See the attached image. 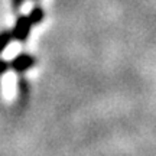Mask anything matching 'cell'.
Listing matches in <instances>:
<instances>
[{
  "label": "cell",
  "mask_w": 156,
  "mask_h": 156,
  "mask_svg": "<svg viewBox=\"0 0 156 156\" xmlns=\"http://www.w3.org/2000/svg\"><path fill=\"white\" fill-rule=\"evenodd\" d=\"M28 16H29V19H30L32 25H39V23L44 22L45 12L41 6H34V7L30 9V12L28 13Z\"/></svg>",
  "instance_id": "3"
},
{
  "label": "cell",
  "mask_w": 156,
  "mask_h": 156,
  "mask_svg": "<svg viewBox=\"0 0 156 156\" xmlns=\"http://www.w3.org/2000/svg\"><path fill=\"white\" fill-rule=\"evenodd\" d=\"M9 69H10V62L6 61V59H2V58H0V77H2L3 74L7 73Z\"/></svg>",
  "instance_id": "6"
},
{
  "label": "cell",
  "mask_w": 156,
  "mask_h": 156,
  "mask_svg": "<svg viewBox=\"0 0 156 156\" xmlns=\"http://www.w3.org/2000/svg\"><path fill=\"white\" fill-rule=\"evenodd\" d=\"M36 64V58L34 55H30L28 52H22V54H17L13 59L10 61V68L15 73H26L28 69L35 67Z\"/></svg>",
  "instance_id": "2"
},
{
  "label": "cell",
  "mask_w": 156,
  "mask_h": 156,
  "mask_svg": "<svg viewBox=\"0 0 156 156\" xmlns=\"http://www.w3.org/2000/svg\"><path fill=\"white\" fill-rule=\"evenodd\" d=\"M13 41V36H12V30H0V54L10 45V42Z\"/></svg>",
  "instance_id": "4"
},
{
  "label": "cell",
  "mask_w": 156,
  "mask_h": 156,
  "mask_svg": "<svg viewBox=\"0 0 156 156\" xmlns=\"http://www.w3.org/2000/svg\"><path fill=\"white\" fill-rule=\"evenodd\" d=\"M32 22L29 19L28 15H17L16 22L13 25L12 29V36L17 42H26V39L30 35V29H32Z\"/></svg>",
  "instance_id": "1"
},
{
  "label": "cell",
  "mask_w": 156,
  "mask_h": 156,
  "mask_svg": "<svg viewBox=\"0 0 156 156\" xmlns=\"http://www.w3.org/2000/svg\"><path fill=\"white\" fill-rule=\"evenodd\" d=\"M23 3H25V0H12V10H13V13H19L20 12V9H22Z\"/></svg>",
  "instance_id": "5"
}]
</instances>
